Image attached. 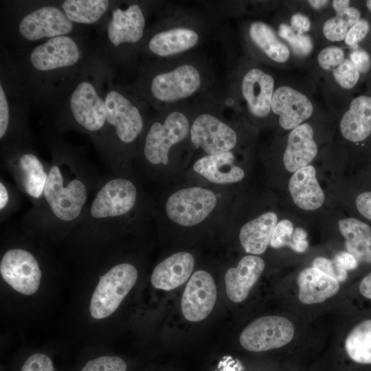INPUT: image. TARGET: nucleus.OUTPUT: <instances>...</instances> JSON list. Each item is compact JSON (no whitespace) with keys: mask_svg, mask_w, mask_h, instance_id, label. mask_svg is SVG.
Masks as SVG:
<instances>
[{"mask_svg":"<svg viewBox=\"0 0 371 371\" xmlns=\"http://www.w3.org/2000/svg\"><path fill=\"white\" fill-rule=\"evenodd\" d=\"M137 276L133 265L122 263L101 276L91 299V315L100 319L114 313L135 285Z\"/></svg>","mask_w":371,"mask_h":371,"instance_id":"1","label":"nucleus"},{"mask_svg":"<svg viewBox=\"0 0 371 371\" xmlns=\"http://www.w3.org/2000/svg\"><path fill=\"white\" fill-rule=\"evenodd\" d=\"M190 130L188 117L179 111L168 113L162 122L153 123L145 139L146 159L153 164L167 165L171 147L183 141Z\"/></svg>","mask_w":371,"mask_h":371,"instance_id":"2","label":"nucleus"},{"mask_svg":"<svg viewBox=\"0 0 371 371\" xmlns=\"http://www.w3.org/2000/svg\"><path fill=\"white\" fill-rule=\"evenodd\" d=\"M43 194L54 214L64 221L76 219L87 199L86 187L80 180L74 179L63 186L57 166H53L49 172Z\"/></svg>","mask_w":371,"mask_h":371,"instance_id":"3","label":"nucleus"},{"mask_svg":"<svg viewBox=\"0 0 371 371\" xmlns=\"http://www.w3.org/2000/svg\"><path fill=\"white\" fill-rule=\"evenodd\" d=\"M293 324L281 316H264L256 319L241 333L240 343L246 350L263 352L281 348L293 338Z\"/></svg>","mask_w":371,"mask_h":371,"instance_id":"4","label":"nucleus"},{"mask_svg":"<svg viewBox=\"0 0 371 371\" xmlns=\"http://www.w3.org/2000/svg\"><path fill=\"white\" fill-rule=\"evenodd\" d=\"M216 204V197L212 191L192 187L173 193L166 202V211L172 221L190 227L207 218Z\"/></svg>","mask_w":371,"mask_h":371,"instance_id":"5","label":"nucleus"},{"mask_svg":"<svg viewBox=\"0 0 371 371\" xmlns=\"http://www.w3.org/2000/svg\"><path fill=\"white\" fill-rule=\"evenodd\" d=\"M202 77L198 69L190 64L157 74L150 85V93L159 102L170 103L194 95L201 87Z\"/></svg>","mask_w":371,"mask_h":371,"instance_id":"6","label":"nucleus"},{"mask_svg":"<svg viewBox=\"0 0 371 371\" xmlns=\"http://www.w3.org/2000/svg\"><path fill=\"white\" fill-rule=\"evenodd\" d=\"M0 273L9 285L23 295H32L39 287L41 269L35 258L26 250L7 251L1 260Z\"/></svg>","mask_w":371,"mask_h":371,"instance_id":"7","label":"nucleus"},{"mask_svg":"<svg viewBox=\"0 0 371 371\" xmlns=\"http://www.w3.org/2000/svg\"><path fill=\"white\" fill-rule=\"evenodd\" d=\"M190 132L192 143L208 155L230 151L237 142L236 133L229 125L207 113L194 120Z\"/></svg>","mask_w":371,"mask_h":371,"instance_id":"8","label":"nucleus"},{"mask_svg":"<svg viewBox=\"0 0 371 371\" xmlns=\"http://www.w3.org/2000/svg\"><path fill=\"white\" fill-rule=\"evenodd\" d=\"M217 291L212 276L207 271L198 270L191 276L181 298V311L190 322L206 318L216 302Z\"/></svg>","mask_w":371,"mask_h":371,"instance_id":"9","label":"nucleus"},{"mask_svg":"<svg viewBox=\"0 0 371 371\" xmlns=\"http://www.w3.org/2000/svg\"><path fill=\"white\" fill-rule=\"evenodd\" d=\"M72 29L73 23L63 10L52 5L41 7L28 13L19 25L21 35L30 41L65 36Z\"/></svg>","mask_w":371,"mask_h":371,"instance_id":"10","label":"nucleus"},{"mask_svg":"<svg viewBox=\"0 0 371 371\" xmlns=\"http://www.w3.org/2000/svg\"><path fill=\"white\" fill-rule=\"evenodd\" d=\"M137 190L126 179L107 182L97 193L91 207V214L96 218L121 216L130 211L135 203Z\"/></svg>","mask_w":371,"mask_h":371,"instance_id":"11","label":"nucleus"},{"mask_svg":"<svg viewBox=\"0 0 371 371\" xmlns=\"http://www.w3.org/2000/svg\"><path fill=\"white\" fill-rule=\"evenodd\" d=\"M106 122L115 128L124 143L133 142L141 133L144 122L138 108L120 92L111 90L105 96Z\"/></svg>","mask_w":371,"mask_h":371,"instance_id":"12","label":"nucleus"},{"mask_svg":"<svg viewBox=\"0 0 371 371\" xmlns=\"http://www.w3.org/2000/svg\"><path fill=\"white\" fill-rule=\"evenodd\" d=\"M69 106L75 120L86 130L99 131L106 122L105 101L89 81L76 86L70 96Z\"/></svg>","mask_w":371,"mask_h":371,"instance_id":"13","label":"nucleus"},{"mask_svg":"<svg viewBox=\"0 0 371 371\" xmlns=\"http://www.w3.org/2000/svg\"><path fill=\"white\" fill-rule=\"evenodd\" d=\"M80 58L76 42L68 36L49 38L31 52L30 60L34 69L48 71L75 65Z\"/></svg>","mask_w":371,"mask_h":371,"instance_id":"14","label":"nucleus"},{"mask_svg":"<svg viewBox=\"0 0 371 371\" xmlns=\"http://www.w3.org/2000/svg\"><path fill=\"white\" fill-rule=\"evenodd\" d=\"M271 111L279 115L282 128L291 130L310 117L313 108L305 95L289 87L282 86L273 92Z\"/></svg>","mask_w":371,"mask_h":371,"instance_id":"15","label":"nucleus"},{"mask_svg":"<svg viewBox=\"0 0 371 371\" xmlns=\"http://www.w3.org/2000/svg\"><path fill=\"white\" fill-rule=\"evenodd\" d=\"M145 28V17L139 5L131 4L122 10L112 11L107 26V36L115 47L124 43H135L141 40Z\"/></svg>","mask_w":371,"mask_h":371,"instance_id":"16","label":"nucleus"},{"mask_svg":"<svg viewBox=\"0 0 371 371\" xmlns=\"http://www.w3.org/2000/svg\"><path fill=\"white\" fill-rule=\"evenodd\" d=\"M274 80L261 69H251L244 76L242 94L251 113L257 117L267 116L271 110Z\"/></svg>","mask_w":371,"mask_h":371,"instance_id":"17","label":"nucleus"},{"mask_svg":"<svg viewBox=\"0 0 371 371\" xmlns=\"http://www.w3.org/2000/svg\"><path fill=\"white\" fill-rule=\"evenodd\" d=\"M265 269L262 258L254 255L244 256L236 267L229 268L225 276L226 293L230 300H245Z\"/></svg>","mask_w":371,"mask_h":371,"instance_id":"18","label":"nucleus"},{"mask_svg":"<svg viewBox=\"0 0 371 371\" xmlns=\"http://www.w3.org/2000/svg\"><path fill=\"white\" fill-rule=\"evenodd\" d=\"M313 135V129L308 124H302L291 130L283 155L284 166L287 171L294 173L314 159L317 146Z\"/></svg>","mask_w":371,"mask_h":371,"instance_id":"19","label":"nucleus"},{"mask_svg":"<svg viewBox=\"0 0 371 371\" xmlns=\"http://www.w3.org/2000/svg\"><path fill=\"white\" fill-rule=\"evenodd\" d=\"M194 265L192 254L186 251L176 253L156 266L151 276V283L156 289H175L188 280Z\"/></svg>","mask_w":371,"mask_h":371,"instance_id":"20","label":"nucleus"},{"mask_svg":"<svg viewBox=\"0 0 371 371\" xmlns=\"http://www.w3.org/2000/svg\"><path fill=\"white\" fill-rule=\"evenodd\" d=\"M298 298L304 304L324 302L339 290V282L313 267L304 269L297 276Z\"/></svg>","mask_w":371,"mask_h":371,"instance_id":"21","label":"nucleus"},{"mask_svg":"<svg viewBox=\"0 0 371 371\" xmlns=\"http://www.w3.org/2000/svg\"><path fill=\"white\" fill-rule=\"evenodd\" d=\"M289 189L294 203L302 210H315L324 202V194L312 165L302 168L293 174Z\"/></svg>","mask_w":371,"mask_h":371,"instance_id":"22","label":"nucleus"},{"mask_svg":"<svg viewBox=\"0 0 371 371\" xmlns=\"http://www.w3.org/2000/svg\"><path fill=\"white\" fill-rule=\"evenodd\" d=\"M231 151L208 155L197 160L193 169L214 183L225 184L240 181L245 176L243 170L234 164Z\"/></svg>","mask_w":371,"mask_h":371,"instance_id":"23","label":"nucleus"},{"mask_svg":"<svg viewBox=\"0 0 371 371\" xmlns=\"http://www.w3.org/2000/svg\"><path fill=\"white\" fill-rule=\"evenodd\" d=\"M277 223V215L273 212H265L245 223L239 234L245 251L254 255L263 254L270 244Z\"/></svg>","mask_w":371,"mask_h":371,"instance_id":"24","label":"nucleus"},{"mask_svg":"<svg viewBox=\"0 0 371 371\" xmlns=\"http://www.w3.org/2000/svg\"><path fill=\"white\" fill-rule=\"evenodd\" d=\"M199 36L192 29L176 27L155 34L149 41L150 51L160 57H169L184 52L199 42Z\"/></svg>","mask_w":371,"mask_h":371,"instance_id":"25","label":"nucleus"},{"mask_svg":"<svg viewBox=\"0 0 371 371\" xmlns=\"http://www.w3.org/2000/svg\"><path fill=\"white\" fill-rule=\"evenodd\" d=\"M340 130L346 139L353 142L371 135V97L361 95L351 102L341 120Z\"/></svg>","mask_w":371,"mask_h":371,"instance_id":"26","label":"nucleus"},{"mask_svg":"<svg viewBox=\"0 0 371 371\" xmlns=\"http://www.w3.org/2000/svg\"><path fill=\"white\" fill-rule=\"evenodd\" d=\"M338 227L345 238L346 251L358 262L371 264V227L354 218L340 219Z\"/></svg>","mask_w":371,"mask_h":371,"instance_id":"27","label":"nucleus"},{"mask_svg":"<svg viewBox=\"0 0 371 371\" xmlns=\"http://www.w3.org/2000/svg\"><path fill=\"white\" fill-rule=\"evenodd\" d=\"M249 36L252 41L269 58L277 63H284L289 57L288 47L276 36L275 32L265 23L256 21L249 27Z\"/></svg>","mask_w":371,"mask_h":371,"instance_id":"28","label":"nucleus"},{"mask_svg":"<svg viewBox=\"0 0 371 371\" xmlns=\"http://www.w3.org/2000/svg\"><path fill=\"white\" fill-rule=\"evenodd\" d=\"M345 349L355 363L371 365V319H366L356 325L348 335Z\"/></svg>","mask_w":371,"mask_h":371,"instance_id":"29","label":"nucleus"},{"mask_svg":"<svg viewBox=\"0 0 371 371\" xmlns=\"http://www.w3.org/2000/svg\"><path fill=\"white\" fill-rule=\"evenodd\" d=\"M109 5L106 0H66L62 10L72 23L93 24L102 18Z\"/></svg>","mask_w":371,"mask_h":371,"instance_id":"30","label":"nucleus"},{"mask_svg":"<svg viewBox=\"0 0 371 371\" xmlns=\"http://www.w3.org/2000/svg\"><path fill=\"white\" fill-rule=\"evenodd\" d=\"M25 191L34 198H39L44 192L47 175L42 163L31 153L23 155L19 161Z\"/></svg>","mask_w":371,"mask_h":371,"instance_id":"31","label":"nucleus"},{"mask_svg":"<svg viewBox=\"0 0 371 371\" xmlns=\"http://www.w3.org/2000/svg\"><path fill=\"white\" fill-rule=\"evenodd\" d=\"M306 238L307 233L304 229L294 228L289 220L283 219L277 223L269 245L275 249L289 247L294 251L302 253L308 247Z\"/></svg>","mask_w":371,"mask_h":371,"instance_id":"32","label":"nucleus"},{"mask_svg":"<svg viewBox=\"0 0 371 371\" xmlns=\"http://www.w3.org/2000/svg\"><path fill=\"white\" fill-rule=\"evenodd\" d=\"M278 34L287 41L296 55L306 56L311 52L313 43L309 36L295 33L291 27L286 24L280 25Z\"/></svg>","mask_w":371,"mask_h":371,"instance_id":"33","label":"nucleus"},{"mask_svg":"<svg viewBox=\"0 0 371 371\" xmlns=\"http://www.w3.org/2000/svg\"><path fill=\"white\" fill-rule=\"evenodd\" d=\"M333 76L341 87L349 89L357 84L359 71L350 60L344 59L333 69Z\"/></svg>","mask_w":371,"mask_h":371,"instance_id":"34","label":"nucleus"},{"mask_svg":"<svg viewBox=\"0 0 371 371\" xmlns=\"http://www.w3.org/2000/svg\"><path fill=\"white\" fill-rule=\"evenodd\" d=\"M81 371H126V364L118 357L103 356L88 361Z\"/></svg>","mask_w":371,"mask_h":371,"instance_id":"35","label":"nucleus"},{"mask_svg":"<svg viewBox=\"0 0 371 371\" xmlns=\"http://www.w3.org/2000/svg\"><path fill=\"white\" fill-rule=\"evenodd\" d=\"M349 27L346 20L336 16L324 23L323 32L329 41H340L346 38Z\"/></svg>","mask_w":371,"mask_h":371,"instance_id":"36","label":"nucleus"},{"mask_svg":"<svg viewBox=\"0 0 371 371\" xmlns=\"http://www.w3.org/2000/svg\"><path fill=\"white\" fill-rule=\"evenodd\" d=\"M312 267L333 277L339 282H344L348 278L347 271L343 269L334 259L317 257L313 261Z\"/></svg>","mask_w":371,"mask_h":371,"instance_id":"37","label":"nucleus"},{"mask_svg":"<svg viewBox=\"0 0 371 371\" xmlns=\"http://www.w3.org/2000/svg\"><path fill=\"white\" fill-rule=\"evenodd\" d=\"M344 54L341 49L337 47H327L322 49L318 56L319 65L326 70L334 69L344 60Z\"/></svg>","mask_w":371,"mask_h":371,"instance_id":"38","label":"nucleus"},{"mask_svg":"<svg viewBox=\"0 0 371 371\" xmlns=\"http://www.w3.org/2000/svg\"><path fill=\"white\" fill-rule=\"evenodd\" d=\"M21 371H54V366L48 356L35 353L25 360Z\"/></svg>","mask_w":371,"mask_h":371,"instance_id":"39","label":"nucleus"},{"mask_svg":"<svg viewBox=\"0 0 371 371\" xmlns=\"http://www.w3.org/2000/svg\"><path fill=\"white\" fill-rule=\"evenodd\" d=\"M368 30V22L365 19L359 20L348 30L345 38L346 43L350 46L356 47L366 36Z\"/></svg>","mask_w":371,"mask_h":371,"instance_id":"40","label":"nucleus"},{"mask_svg":"<svg viewBox=\"0 0 371 371\" xmlns=\"http://www.w3.org/2000/svg\"><path fill=\"white\" fill-rule=\"evenodd\" d=\"M9 106L2 84L0 85V138H3L9 124Z\"/></svg>","mask_w":371,"mask_h":371,"instance_id":"41","label":"nucleus"},{"mask_svg":"<svg viewBox=\"0 0 371 371\" xmlns=\"http://www.w3.org/2000/svg\"><path fill=\"white\" fill-rule=\"evenodd\" d=\"M350 60L359 72L366 73L371 65L369 55L363 50H355L350 54Z\"/></svg>","mask_w":371,"mask_h":371,"instance_id":"42","label":"nucleus"},{"mask_svg":"<svg viewBox=\"0 0 371 371\" xmlns=\"http://www.w3.org/2000/svg\"><path fill=\"white\" fill-rule=\"evenodd\" d=\"M355 203L359 213L371 221V192H364L359 194Z\"/></svg>","mask_w":371,"mask_h":371,"instance_id":"43","label":"nucleus"},{"mask_svg":"<svg viewBox=\"0 0 371 371\" xmlns=\"http://www.w3.org/2000/svg\"><path fill=\"white\" fill-rule=\"evenodd\" d=\"M333 259L346 271L354 270L358 267L357 260L347 251L337 253Z\"/></svg>","mask_w":371,"mask_h":371,"instance_id":"44","label":"nucleus"},{"mask_svg":"<svg viewBox=\"0 0 371 371\" xmlns=\"http://www.w3.org/2000/svg\"><path fill=\"white\" fill-rule=\"evenodd\" d=\"M291 27L296 33L303 34L310 29L311 23L306 16L296 13L291 16Z\"/></svg>","mask_w":371,"mask_h":371,"instance_id":"45","label":"nucleus"},{"mask_svg":"<svg viewBox=\"0 0 371 371\" xmlns=\"http://www.w3.org/2000/svg\"><path fill=\"white\" fill-rule=\"evenodd\" d=\"M359 291L363 297L371 300V272L360 282Z\"/></svg>","mask_w":371,"mask_h":371,"instance_id":"46","label":"nucleus"},{"mask_svg":"<svg viewBox=\"0 0 371 371\" xmlns=\"http://www.w3.org/2000/svg\"><path fill=\"white\" fill-rule=\"evenodd\" d=\"M333 6L337 15L344 12L350 7V1L348 0H335L333 1Z\"/></svg>","mask_w":371,"mask_h":371,"instance_id":"47","label":"nucleus"},{"mask_svg":"<svg viewBox=\"0 0 371 371\" xmlns=\"http://www.w3.org/2000/svg\"><path fill=\"white\" fill-rule=\"evenodd\" d=\"M8 202V193L5 186L0 183V209L2 210Z\"/></svg>","mask_w":371,"mask_h":371,"instance_id":"48","label":"nucleus"},{"mask_svg":"<svg viewBox=\"0 0 371 371\" xmlns=\"http://www.w3.org/2000/svg\"><path fill=\"white\" fill-rule=\"evenodd\" d=\"M314 8L319 9L324 7L328 2L324 0H311L308 1Z\"/></svg>","mask_w":371,"mask_h":371,"instance_id":"49","label":"nucleus"},{"mask_svg":"<svg viewBox=\"0 0 371 371\" xmlns=\"http://www.w3.org/2000/svg\"><path fill=\"white\" fill-rule=\"evenodd\" d=\"M366 5L369 10L371 12V0L367 1Z\"/></svg>","mask_w":371,"mask_h":371,"instance_id":"50","label":"nucleus"}]
</instances>
